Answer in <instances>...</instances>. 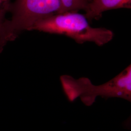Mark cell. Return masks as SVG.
Returning <instances> with one entry per match:
<instances>
[{"label": "cell", "mask_w": 131, "mask_h": 131, "mask_svg": "<svg viewBox=\"0 0 131 131\" xmlns=\"http://www.w3.org/2000/svg\"><path fill=\"white\" fill-rule=\"evenodd\" d=\"M62 88L68 100L73 102L78 98L86 106L92 105L98 97L107 99H123L131 101V66L104 84L96 85L88 78L75 79L70 75H62Z\"/></svg>", "instance_id": "cell-1"}, {"label": "cell", "mask_w": 131, "mask_h": 131, "mask_svg": "<svg viewBox=\"0 0 131 131\" xmlns=\"http://www.w3.org/2000/svg\"><path fill=\"white\" fill-rule=\"evenodd\" d=\"M64 35L79 44L91 42L101 46L112 40L114 33L105 28L91 26L85 16L78 12L56 14L38 21L30 31Z\"/></svg>", "instance_id": "cell-2"}, {"label": "cell", "mask_w": 131, "mask_h": 131, "mask_svg": "<svg viewBox=\"0 0 131 131\" xmlns=\"http://www.w3.org/2000/svg\"><path fill=\"white\" fill-rule=\"evenodd\" d=\"M62 8L61 0H16L5 26L6 42L14 40L24 31H30L38 21L61 13Z\"/></svg>", "instance_id": "cell-3"}, {"label": "cell", "mask_w": 131, "mask_h": 131, "mask_svg": "<svg viewBox=\"0 0 131 131\" xmlns=\"http://www.w3.org/2000/svg\"><path fill=\"white\" fill-rule=\"evenodd\" d=\"M131 7V0H92L84 10V15L88 20L99 19L109 10Z\"/></svg>", "instance_id": "cell-4"}, {"label": "cell", "mask_w": 131, "mask_h": 131, "mask_svg": "<svg viewBox=\"0 0 131 131\" xmlns=\"http://www.w3.org/2000/svg\"><path fill=\"white\" fill-rule=\"evenodd\" d=\"M11 0H0V52L7 44L5 38V28L8 19L6 15L10 12Z\"/></svg>", "instance_id": "cell-5"}, {"label": "cell", "mask_w": 131, "mask_h": 131, "mask_svg": "<svg viewBox=\"0 0 131 131\" xmlns=\"http://www.w3.org/2000/svg\"><path fill=\"white\" fill-rule=\"evenodd\" d=\"M62 13L66 12H78L80 10H85L90 0H61Z\"/></svg>", "instance_id": "cell-6"}]
</instances>
